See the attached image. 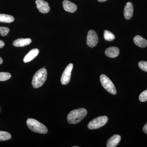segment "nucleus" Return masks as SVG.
<instances>
[{"mask_svg":"<svg viewBox=\"0 0 147 147\" xmlns=\"http://www.w3.org/2000/svg\"><path fill=\"white\" fill-rule=\"evenodd\" d=\"M87 114V110L84 108L72 110L67 115V122L69 124L78 123L86 117Z\"/></svg>","mask_w":147,"mask_h":147,"instance_id":"nucleus-1","label":"nucleus"},{"mask_svg":"<svg viewBox=\"0 0 147 147\" xmlns=\"http://www.w3.org/2000/svg\"><path fill=\"white\" fill-rule=\"evenodd\" d=\"M47 77V71L46 69L42 68L35 74L32 80V86L34 88L42 86L46 81Z\"/></svg>","mask_w":147,"mask_h":147,"instance_id":"nucleus-2","label":"nucleus"},{"mask_svg":"<svg viewBox=\"0 0 147 147\" xmlns=\"http://www.w3.org/2000/svg\"><path fill=\"white\" fill-rule=\"evenodd\" d=\"M26 124L28 128L34 132L46 134L48 131L47 127L44 125L34 119H28Z\"/></svg>","mask_w":147,"mask_h":147,"instance_id":"nucleus-3","label":"nucleus"},{"mask_svg":"<svg viewBox=\"0 0 147 147\" xmlns=\"http://www.w3.org/2000/svg\"><path fill=\"white\" fill-rule=\"evenodd\" d=\"M100 81L101 85L107 91L113 94H116L117 90L115 85L108 76L105 74H101L100 76Z\"/></svg>","mask_w":147,"mask_h":147,"instance_id":"nucleus-4","label":"nucleus"},{"mask_svg":"<svg viewBox=\"0 0 147 147\" xmlns=\"http://www.w3.org/2000/svg\"><path fill=\"white\" fill-rule=\"evenodd\" d=\"M108 121V117L100 116L90 121L88 124V128L90 129H96L104 126Z\"/></svg>","mask_w":147,"mask_h":147,"instance_id":"nucleus-5","label":"nucleus"},{"mask_svg":"<svg viewBox=\"0 0 147 147\" xmlns=\"http://www.w3.org/2000/svg\"><path fill=\"white\" fill-rule=\"evenodd\" d=\"M98 36L96 32L93 30H90L88 32L87 37V44L89 47H93L98 43Z\"/></svg>","mask_w":147,"mask_h":147,"instance_id":"nucleus-6","label":"nucleus"},{"mask_svg":"<svg viewBox=\"0 0 147 147\" xmlns=\"http://www.w3.org/2000/svg\"><path fill=\"white\" fill-rule=\"evenodd\" d=\"M73 67V64L69 63L65 69L61 79V83L63 85H67L70 82Z\"/></svg>","mask_w":147,"mask_h":147,"instance_id":"nucleus-7","label":"nucleus"},{"mask_svg":"<svg viewBox=\"0 0 147 147\" xmlns=\"http://www.w3.org/2000/svg\"><path fill=\"white\" fill-rule=\"evenodd\" d=\"M36 7L40 12L43 13H48L50 10L49 4L43 0H36L35 1Z\"/></svg>","mask_w":147,"mask_h":147,"instance_id":"nucleus-8","label":"nucleus"},{"mask_svg":"<svg viewBox=\"0 0 147 147\" xmlns=\"http://www.w3.org/2000/svg\"><path fill=\"white\" fill-rule=\"evenodd\" d=\"M134 11V8L131 2L127 3L124 9V16L127 20H129L132 17Z\"/></svg>","mask_w":147,"mask_h":147,"instance_id":"nucleus-9","label":"nucleus"},{"mask_svg":"<svg viewBox=\"0 0 147 147\" xmlns=\"http://www.w3.org/2000/svg\"><path fill=\"white\" fill-rule=\"evenodd\" d=\"M63 5L65 10L71 13L76 11L77 9V6L69 1L64 0L63 2Z\"/></svg>","mask_w":147,"mask_h":147,"instance_id":"nucleus-10","label":"nucleus"},{"mask_svg":"<svg viewBox=\"0 0 147 147\" xmlns=\"http://www.w3.org/2000/svg\"><path fill=\"white\" fill-rule=\"evenodd\" d=\"M32 40L30 38H20L15 40L13 42V45L16 47H22L30 44Z\"/></svg>","mask_w":147,"mask_h":147,"instance_id":"nucleus-11","label":"nucleus"},{"mask_svg":"<svg viewBox=\"0 0 147 147\" xmlns=\"http://www.w3.org/2000/svg\"><path fill=\"white\" fill-rule=\"evenodd\" d=\"M121 140L120 135L115 134L110 137L107 141L106 146L107 147H115L117 146Z\"/></svg>","mask_w":147,"mask_h":147,"instance_id":"nucleus-12","label":"nucleus"},{"mask_svg":"<svg viewBox=\"0 0 147 147\" xmlns=\"http://www.w3.org/2000/svg\"><path fill=\"white\" fill-rule=\"evenodd\" d=\"M119 49L118 47H108L105 51V54L108 57H117L119 54Z\"/></svg>","mask_w":147,"mask_h":147,"instance_id":"nucleus-13","label":"nucleus"},{"mask_svg":"<svg viewBox=\"0 0 147 147\" xmlns=\"http://www.w3.org/2000/svg\"><path fill=\"white\" fill-rule=\"evenodd\" d=\"M39 52V50L36 48L32 49L24 58V62L28 63L32 60L38 55Z\"/></svg>","mask_w":147,"mask_h":147,"instance_id":"nucleus-14","label":"nucleus"},{"mask_svg":"<svg viewBox=\"0 0 147 147\" xmlns=\"http://www.w3.org/2000/svg\"><path fill=\"white\" fill-rule=\"evenodd\" d=\"M134 42L138 47H146L147 46V40L140 36L137 35L134 38Z\"/></svg>","mask_w":147,"mask_h":147,"instance_id":"nucleus-15","label":"nucleus"},{"mask_svg":"<svg viewBox=\"0 0 147 147\" xmlns=\"http://www.w3.org/2000/svg\"><path fill=\"white\" fill-rule=\"evenodd\" d=\"M14 20V17L7 14L0 13V22L10 23L13 22Z\"/></svg>","mask_w":147,"mask_h":147,"instance_id":"nucleus-16","label":"nucleus"},{"mask_svg":"<svg viewBox=\"0 0 147 147\" xmlns=\"http://www.w3.org/2000/svg\"><path fill=\"white\" fill-rule=\"evenodd\" d=\"M104 38L107 41H113L115 38V35L109 31L105 30L104 32Z\"/></svg>","mask_w":147,"mask_h":147,"instance_id":"nucleus-17","label":"nucleus"},{"mask_svg":"<svg viewBox=\"0 0 147 147\" xmlns=\"http://www.w3.org/2000/svg\"><path fill=\"white\" fill-rule=\"evenodd\" d=\"M11 136L10 133L7 131H0V141H5L9 140Z\"/></svg>","mask_w":147,"mask_h":147,"instance_id":"nucleus-18","label":"nucleus"},{"mask_svg":"<svg viewBox=\"0 0 147 147\" xmlns=\"http://www.w3.org/2000/svg\"><path fill=\"white\" fill-rule=\"evenodd\" d=\"M11 77V75L8 72H0V81L4 82L9 79Z\"/></svg>","mask_w":147,"mask_h":147,"instance_id":"nucleus-19","label":"nucleus"},{"mask_svg":"<svg viewBox=\"0 0 147 147\" xmlns=\"http://www.w3.org/2000/svg\"><path fill=\"white\" fill-rule=\"evenodd\" d=\"M9 29L7 27H0V34L2 36H4L8 34Z\"/></svg>","mask_w":147,"mask_h":147,"instance_id":"nucleus-20","label":"nucleus"},{"mask_svg":"<svg viewBox=\"0 0 147 147\" xmlns=\"http://www.w3.org/2000/svg\"><path fill=\"white\" fill-rule=\"evenodd\" d=\"M139 99L141 102L147 101V90L142 92L139 96Z\"/></svg>","mask_w":147,"mask_h":147,"instance_id":"nucleus-21","label":"nucleus"},{"mask_svg":"<svg viewBox=\"0 0 147 147\" xmlns=\"http://www.w3.org/2000/svg\"><path fill=\"white\" fill-rule=\"evenodd\" d=\"M139 68L143 71L147 72V62L145 61H142L139 62Z\"/></svg>","mask_w":147,"mask_h":147,"instance_id":"nucleus-22","label":"nucleus"},{"mask_svg":"<svg viewBox=\"0 0 147 147\" xmlns=\"http://www.w3.org/2000/svg\"><path fill=\"white\" fill-rule=\"evenodd\" d=\"M143 130L145 133L147 134V123L143 127Z\"/></svg>","mask_w":147,"mask_h":147,"instance_id":"nucleus-23","label":"nucleus"},{"mask_svg":"<svg viewBox=\"0 0 147 147\" xmlns=\"http://www.w3.org/2000/svg\"><path fill=\"white\" fill-rule=\"evenodd\" d=\"M5 45V42L2 40H0V48H2Z\"/></svg>","mask_w":147,"mask_h":147,"instance_id":"nucleus-24","label":"nucleus"},{"mask_svg":"<svg viewBox=\"0 0 147 147\" xmlns=\"http://www.w3.org/2000/svg\"><path fill=\"white\" fill-rule=\"evenodd\" d=\"M3 59H2L0 57V64H1L2 63H3Z\"/></svg>","mask_w":147,"mask_h":147,"instance_id":"nucleus-25","label":"nucleus"},{"mask_svg":"<svg viewBox=\"0 0 147 147\" xmlns=\"http://www.w3.org/2000/svg\"><path fill=\"white\" fill-rule=\"evenodd\" d=\"M108 1V0H98V1L100 2H103L106 1Z\"/></svg>","mask_w":147,"mask_h":147,"instance_id":"nucleus-26","label":"nucleus"},{"mask_svg":"<svg viewBox=\"0 0 147 147\" xmlns=\"http://www.w3.org/2000/svg\"><path fill=\"white\" fill-rule=\"evenodd\" d=\"M73 147H79L78 146H73Z\"/></svg>","mask_w":147,"mask_h":147,"instance_id":"nucleus-27","label":"nucleus"}]
</instances>
